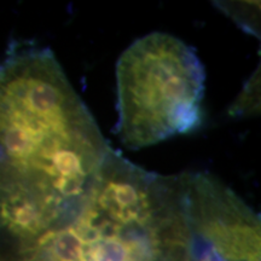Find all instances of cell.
Segmentation results:
<instances>
[{
    "label": "cell",
    "mask_w": 261,
    "mask_h": 261,
    "mask_svg": "<svg viewBox=\"0 0 261 261\" xmlns=\"http://www.w3.org/2000/svg\"><path fill=\"white\" fill-rule=\"evenodd\" d=\"M112 149L54 52L14 45L0 63V242L67 220Z\"/></svg>",
    "instance_id": "1"
},
{
    "label": "cell",
    "mask_w": 261,
    "mask_h": 261,
    "mask_svg": "<svg viewBox=\"0 0 261 261\" xmlns=\"http://www.w3.org/2000/svg\"><path fill=\"white\" fill-rule=\"evenodd\" d=\"M205 71L192 47L166 33L133 41L116 64L114 132L126 148L155 145L202 123Z\"/></svg>",
    "instance_id": "2"
}]
</instances>
